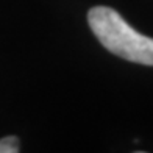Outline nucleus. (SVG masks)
<instances>
[{
	"instance_id": "nucleus-1",
	"label": "nucleus",
	"mask_w": 153,
	"mask_h": 153,
	"mask_svg": "<svg viewBox=\"0 0 153 153\" xmlns=\"http://www.w3.org/2000/svg\"><path fill=\"white\" fill-rule=\"evenodd\" d=\"M88 22L106 50L131 62L153 66V39L131 28L116 10L94 6L88 13Z\"/></svg>"
},
{
	"instance_id": "nucleus-2",
	"label": "nucleus",
	"mask_w": 153,
	"mask_h": 153,
	"mask_svg": "<svg viewBox=\"0 0 153 153\" xmlns=\"http://www.w3.org/2000/svg\"><path fill=\"white\" fill-rule=\"evenodd\" d=\"M19 139L16 136H6L0 139V153H17Z\"/></svg>"
}]
</instances>
